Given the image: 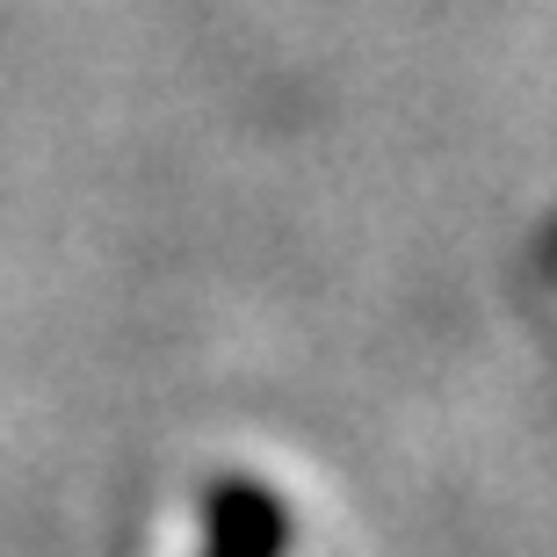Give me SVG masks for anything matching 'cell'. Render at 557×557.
Masks as SVG:
<instances>
[{"label": "cell", "mask_w": 557, "mask_h": 557, "mask_svg": "<svg viewBox=\"0 0 557 557\" xmlns=\"http://www.w3.org/2000/svg\"><path fill=\"white\" fill-rule=\"evenodd\" d=\"M218 557H275V507L261 493L218 499Z\"/></svg>", "instance_id": "6da1fadb"}]
</instances>
